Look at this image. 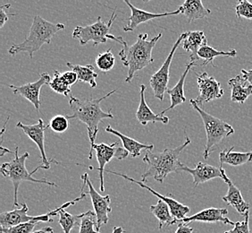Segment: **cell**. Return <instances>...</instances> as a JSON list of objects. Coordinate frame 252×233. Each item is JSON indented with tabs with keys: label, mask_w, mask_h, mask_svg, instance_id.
Listing matches in <instances>:
<instances>
[{
	"label": "cell",
	"mask_w": 252,
	"mask_h": 233,
	"mask_svg": "<svg viewBox=\"0 0 252 233\" xmlns=\"http://www.w3.org/2000/svg\"><path fill=\"white\" fill-rule=\"evenodd\" d=\"M117 92V89L108 92L107 95L98 99H86L81 100L76 97L70 98L69 105L73 112V115H66L68 119H77L84 123L88 129V136L91 142V151L89 159L92 160L93 155V146L98 133V125L105 118H114L111 110L109 112L102 111L100 103L103 100L110 97L112 94Z\"/></svg>",
	"instance_id": "6da1fadb"
},
{
	"label": "cell",
	"mask_w": 252,
	"mask_h": 233,
	"mask_svg": "<svg viewBox=\"0 0 252 233\" xmlns=\"http://www.w3.org/2000/svg\"><path fill=\"white\" fill-rule=\"evenodd\" d=\"M148 34H140L135 43L129 46L122 36L117 37V42L123 45L119 51V57L125 67L128 68V75L126 83H131L135 74L154 62L152 51L156 44L162 37V34H158L152 39H148Z\"/></svg>",
	"instance_id": "7a4b0ae2"
},
{
	"label": "cell",
	"mask_w": 252,
	"mask_h": 233,
	"mask_svg": "<svg viewBox=\"0 0 252 233\" xmlns=\"http://www.w3.org/2000/svg\"><path fill=\"white\" fill-rule=\"evenodd\" d=\"M191 143L189 136H185V142L182 146L174 149H165L160 153L147 151L143 161L148 164V169L141 175V182L145 183L149 178L163 183L167 175L172 172H179L181 161L180 155Z\"/></svg>",
	"instance_id": "3957f363"
},
{
	"label": "cell",
	"mask_w": 252,
	"mask_h": 233,
	"mask_svg": "<svg viewBox=\"0 0 252 233\" xmlns=\"http://www.w3.org/2000/svg\"><path fill=\"white\" fill-rule=\"evenodd\" d=\"M64 28L65 25L63 24H53L39 15H35L28 37L21 43L12 45L8 53L15 56L20 52H27L30 58H32L34 53L41 49L44 44L50 43L54 36Z\"/></svg>",
	"instance_id": "277c9868"
},
{
	"label": "cell",
	"mask_w": 252,
	"mask_h": 233,
	"mask_svg": "<svg viewBox=\"0 0 252 233\" xmlns=\"http://www.w3.org/2000/svg\"><path fill=\"white\" fill-rule=\"evenodd\" d=\"M29 153H25L24 155H19V147L16 146L15 151V158L10 161L3 163L1 166V173L5 177V179L10 180L13 183L14 187V204L13 208L16 209L19 207L18 203V190H19L20 184L24 181H30L34 183H39V184H46L50 187H58V185L54 182H50L46 179L42 180H37L34 179L32 175L37 172L39 169L47 170V168L40 163L36 169H34L32 172H29L26 166L25 161L29 158Z\"/></svg>",
	"instance_id": "5b68a950"
},
{
	"label": "cell",
	"mask_w": 252,
	"mask_h": 233,
	"mask_svg": "<svg viewBox=\"0 0 252 233\" xmlns=\"http://www.w3.org/2000/svg\"><path fill=\"white\" fill-rule=\"evenodd\" d=\"M189 103L195 111H197L200 117L202 118L205 130L207 134V143L204 149V159L207 160L209 155L215 151V146L219 145L225 137H228L234 133L233 126L226 122L219 119L216 116L210 115L205 112L202 108L195 102L193 99L189 100Z\"/></svg>",
	"instance_id": "8992f818"
},
{
	"label": "cell",
	"mask_w": 252,
	"mask_h": 233,
	"mask_svg": "<svg viewBox=\"0 0 252 233\" xmlns=\"http://www.w3.org/2000/svg\"><path fill=\"white\" fill-rule=\"evenodd\" d=\"M116 18V10L113 11L111 17L107 24L102 22L101 16H98L97 22L93 25L75 27L73 32V38L79 39V42L82 46L86 45L89 41H93L94 46H97L98 44L106 43L107 39L117 41V37L109 34L114 20Z\"/></svg>",
	"instance_id": "52a82bcc"
},
{
	"label": "cell",
	"mask_w": 252,
	"mask_h": 233,
	"mask_svg": "<svg viewBox=\"0 0 252 233\" xmlns=\"http://www.w3.org/2000/svg\"><path fill=\"white\" fill-rule=\"evenodd\" d=\"M60 206L50 211L48 214H41V215H35L31 216L28 215L29 207L26 203L22 204L21 208L14 209L10 212H5L0 214V225L1 228H11L15 227L19 224L29 223L32 221H38L39 223H49L53 222V219L50 218L51 216H55L59 214Z\"/></svg>",
	"instance_id": "ba28073f"
},
{
	"label": "cell",
	"mask_w": 252,
	"mask_h": 233,
	"mask_svg": "<svg viewBox=\"0 0 252 233\" xmlns=\"http://www.w3.org/2000/svg\"><path fill=\"white\" fill-rule=\"evenodd\" d=\"M185 36H186V33L180 35L179 38L175 41L170 53L168 54L167 58H165V62L162 65V67L151 77L150 80V84L154 92V96L160 101L164 100V95L168 89L167 85L169 82L170 66L172 64L174 55L176 49L179 48L180 44L183 43Z\"/></svg>",
	"instance_id": "9c48e42d"
},
{
	"label": "cell",
	"mask_w": 252,
	"mask_h": 233,
	"mask_svg": "<svg viewBox=\"0 0 252 233\" xmlns=\"http://www.w3.org/2000/svg\"><path fill=\"white\" fill-rule=\"evenodd\" d=\"M82 180L83 182H85L86 187L88 188V191H86L92 199L93 208H94V213L96 214L97 217V231L99 232L103 224H107L108 223V214L112 212L111 199L110 196L107 195H101L97 192V190L94 189L88 173H84L82 176Z\"/></svg>",
	"instance_id": "30bf717a"
},
{
	"label": "cell",
	"mask_w": 252,
	"mask_h": 233,
	"mask_svg": "<svg viewBox=\"0 0 252 233\" xmlns=\"http://www.w3.org/2000/svg\"><path fill=\"white\" fill-rule=\"evenodd\" d=\"M106 172L111 173V174L117 175V176L122 177V178L126 179V180H128V181H130V182H132V183H134V184L139 185L142 189H145V190H148V191H150L151 194H154L158 199L162 200L163 202H165V204H167V205L169 206L170 210H171V214L174 216V218L175 219L176 224H179L184 219L186 218V217H187L186 215L189 214V211H190L189 206L185 205V204L180 203L178 201H176L175 198H173V196H166L165 194H161L160 193H158V192L155 191V190H152L151 187L147 186L145 183H143V182H141V181H138V180H134V179H132V178L127 176V175L123 174V173L117 172V171H112V170H106Z\"/></svg>",
	"instance_id": "8fae6325"
},
{
	"label": "cell",
	"mask_w": 252,
	"mask_h": 233,
	"mask_svg": "<svg viewBox=\"0 0 252 233\" xmlns=\"http://www.w3.org/2000/svg\"><path fill=\"white\" fill-rule=\"evenodd\" d=\"M198 87L199 94L194 101L199 105L202 106L206 102H212L223 96L224 91L221 86V83L213 77L209 76L207 72L198 75Z\"/></svg>",
	"instance_id": "7c38bea8"
},
{
	"label": "cell",
	"mask_w": 252,
	"mask_h": 233,
	"mask_svg": "<svg viewBox=\"0 0 252 233\" xmlns=\"http://www.w3.org/2000/svg\"><path fill=\"white\" fill-rule=\"evenodd\" d=\"M16 126L21 128L26 136L29 137L31 140L37 145L40 152L41 155V164H43L47 170H49L52 163L59 164V161L52 159L51 160H48L46 152H45V130L47 129V126H44L43 119L39 118L38 122L34 125H25L22 122H18Z\"/></svg>",
	"instance_id": "4fadbf2b"
},
{
	"label": "cell",
	"mask_w": 252,
	"mask_h": 233,
	"mask_svg": "<svg viewBox=\"0 0 252 233\" xmlns=\"http://www.w3.org/2000/svg\"><path fill=\"white\" fill-rule=\"evenodd\" d=\"M51 78L48 73L40 74L39 80L33 83H25L21 86L9 85V87L13 90L15 94H19L21 96L25 98L27 101L33 104L34 108L37 112H39V108L41 105V102L39 99L40 95V89L45 85L49 84Z\"/></svg>",
	"instance_id": "5bb4252c"
},
{
	"label": "cell",
	"mask_w": 252,
	"mask_h": 233,
	"mask_svg": "<svg viewBox=\"0 0 252 233\" xmlns=\"http://www.w3.org/2000/svg\"><path fill=\"white\" fill-rule=\"evenodd\" d=\"M228 210L226 208H210L204 209L199 213L188 216L184 219L180 224H189L193 222H200L206 224H216L222 223L227 225H235V223L226 217Z\"/></svg>",
	"instance_id": "9a60e30c"
},
{
	"label": "cell",
	"mask_w": 252,
	"mask_h": 233,
	"mask_svg": "<svg viewBox=\"0 0 252 233\" xmlns=\"http://www.w3.org/2000/svg\"><path fill=\"white\" fill-rule=\"evenodd\" d=\"M125 3L128 5L131 9V15L128 18V25L125 26L124 32L128 33V32H133L135 31L136 28L141 25L147 23L148 21L151 20L158 19V18H162L165 16H169V15H176L182 14V10L178 8L176 11L174 12H169V13H163V14H157V13H150L144 10L139 9L135 7L134 5L131 4V2L125 0Z\"/></svg>",
	"instance_id": "2e32d148"
},
{
	"label": "cell",
	"mask_w": 252,
	"mask_h": 233,
	"mask_svg": "<svg viewBox=\"0 0 252 233\" xmlns=\"http://www.w3.org/2000/svg\"><path fill=\"white\" fill-rule=\"evenodd\" d=\"M220 170L222 171V180L228 186L227 193L225 195H223L222 199L228 205L233 206L241 215L245 216V214L250 212V204L243 199L242 192L235 185L233 184V181L228 178L225 170L222 166H220Z\"/></svg>",
	"instance_id": "e0dca14e"
},
{
	"label": "cell",
	"mask_w": 252,
	"mask_h": 233,
	"mask_svg": "<svg viewBox=\"0 0 252 233\" xmlns=\"http://www.w3.org/2000/svg\"><path fill=\"white\" fill-rule=\"evenodd\" d=\"M181 171H186L192 176L195 187H198L199 184H203L205 182L216 178L222 179V171L220 170V168L209 165L201 161L198 162V164L194 169H190L184 163H181L179 172Z\"/></svg>",
	"instance_id": "ac0fdd59"
},
{
	"label": "cell",
	"mask_w": 252,
	"mask_h": 233,
	"mask_svg": "<svg viewBox=\"0 0 252 233\" xmlns=\"http://www.w3.org/2000/svg\"><path fill=\"white\" fill-rule=\"evenodd\" d=\"M118 143H113L111 145H107L105 143L96 144L93 146V150L96 151V157L98 162V168L95 170L99 171V180H100V187L99 190L101 192L105 191V182H104V172L105 166L113 158H116L117 148Z\"/></svg>",
	"instance_id": "d6986e66"
},
{
	"label": "cell",
	"mask_w": 252,
	"mask_h": 233,
	"mask_svg": "<svg viewBox=\"0 0 252 233\" xmlns=\"http://www.w3.org/2000/svg\"><path fill=\"white\" fill-rule=\"evenodd\" d=\"M87 193L84 192V190L83 189H81V195L79 197L72 200V201L66 202V203H64V204H62L60 206V210H59V224L61 225L63 233H71L73 227L81 224V220H82V217H83V214H69L68 212L65 211V208H68L70 205H73V204H76L78 201H81L83 198H85L87 196Z\"/></svg>",
	"instance_id": "ffe728a7"
},
{
	"label": "cell",
	"mask_w": 252,
	"mask_h": 233,
	"mask_svg": "<svg viewBox=\"0 0 252 233\" xmlns=\"http://www.w3.org/2000/svg\"><path fill=\"white\" fill-rule=\"evenodd\" d=\"M194 66H197L196 62L190 61L189 63L187 64L186 68H185V72L181 76L179 81L175 84L172 89H167L166 93H168L170 95V100H171V105L167 109H165L164 111L160 112L159 116H164L165 112L174 110L176 106H178L180 104L186 102V97L185 95V83L187 75L189 74L190 69L193 68Z\"/></svg>",
	"instance_id": "44dd1931"
},
{
	"label": "cell",
	"mask_w": 252,
	"mask_h": 233,
	"mask_svg": "<svg viewBox=\"0 0 252 233\" xmlns=\"http://www.w3.org/2000/svg\"><path fill=\"white\" fill-rule=\"evenodd\" d=\"M146 85H141V97H140V104L138 110L136 112V117L138 121L141 123V125L146 126L148 123H156V122H161L165 125L169 123V117L165 116H159L157 115L154 112L151 111V108L147 104L145 100Z\"/></svg>",
	"instance_id": "7402d4cb"
},
{
	"label": "cell",
	"mask_w": 252,
	"mask_h": 233,
	"mask_svg": "<svg viewBox=\"0 0 252 233\" xmlns=\"http://www.w3.org/2000/svg\"><path fill=\"white\" fill-rule=\"evenodd\" d=\"M208 45V39L202 31H191L187 32L185 39L183 41V48L185 51L189 52L190 61L196 62L198 58V51L203 46Z\"/></svg>",
	"instance_id": "603a6c76"
},
{
	"label": "cell",
	"mask_w": 252,
	"mask_h": 233,
	"mask_svg": "<svg viewBox=\"0 0 252 233\" xmlns=\"http://www.w3.org/2000/svg\"><path fill=\"white\" fill-rule=\"evenodd\" d=\"M231 88V101L243 104L252 95V86L243 78L237 76L228 81Z\"/></svg>",
	"instance_id": "cb8c5ba5"
},
{
	"label": "cell",
	"mask_w": 252,
	"mask_h": 233,
	"mask_svg": "<svg viewBox=\"0 0 252 233\" xmlns=\"http://www.w3.org/2000/svg\"><path fill=\"white\" fill-rule=\"evenodd\" d=\"M106 132L111 133L113 135L119 137L121 140L123 147L129 153V155L132 158L141 156L142 151H151L154 148L153 145H147V144H142L140 142L136 141L135 139L126 136L116 129H114L111 126H107Z\"/></svg>",
	"instance_id": "d4e9b609"
},
{
	"label": "cell",
	"mask_w": 252,
	"mask_h": 233,
	"mask_svg": "<svg viewBox=\"0 0 252 233\" xmlns=\"http://www.w3.org/2000/svg\"><path fill=\"white\" fill-rule=\"evenodd\" d=\"M179 8L189 23L208 17L211 14V10L205 7L200 0H186Z\"/></svg>",
	"instance_id": "484cf974"
},
{
	"label": "cell",
	"mask_w": 252,
	"mask_h": 233,
	"mask_svg": "<svg viewBox=\"0 0 252 233\" xmlns=\"http://www.w3.org/2000/svg\"><path fill=\"white\" fill-rule=\"evenodd\" d=\"M234 147L231 149H224L219 154L220 165L226 163L231 166H242L248 162L252 161V152L246 153H237L233 152Z\"/></svg>",
	"instance_id": "4316f807"
},
{
	"label": "cell",
	"mask_w": 252,
	"mask_h": 233,
	"mask_svg": "<svg viewBox=\"0 0 252 233\" xmlns=\"http://www.w3.org/2000/svg\"><path fill=\"white\" fill-rule=\"evenodd\" d=\"M151 214L158 220L159 230H162L164 226H170L173 224H176L175 219L171 214L169 206L162 200H158L155 205H151Z\"/></svg>",
	"instance_id": "83f0119b"
},
{
	"label": "cell",
	"mask_w": 252,
	"mask_h": 233,
	"mask_svg": "<svg viewBox=\"0 0 252 233\" xmlns=\"http://www.w3.org/2000/svg\"><path fill=\"white\" fill-rule=\"evenodd\" d=\"M66 65L68 68H71V70H73V72L77 74L79 81L89 83L92 88L97 87L96 79L98 76L95 72V69L93 65L81 66V65H73L70 62H67Z\"/></svg>",
	"instance_id": "f1b7e54d"
},
{
	"label": "cell",
	"mask_w": 252,
	"mask_h": 233,
	"mask_svg": "<svg viewBox=\"0 0 252 233\" xmlns=\"http://www.w3.org/2000/svg\"><path fill=\"white\" fill-rule=\"evenodd\" d=\"M198 58L204 59V62L202 66H207L208 64H211L214 68L216 67L214 65V59L220 56L223 57H231V58H235L237 56V51L235 49H231L229 51H222V50H217L209 45L203 46L201 49L198 51Z\"/></svg>",
	"instance_id": "f546056e"
},
{
	"label": "cell",
	"mask_w": 252,
	"mask_h": 233,
	"mask_svg": "<svg viewBox=\"0 0 252 233\" xmlns=\"http://www.w3.org/2000/svg\"><path fill=\"white\" fill-rule=\"evenodd\" d=\"M111 50L110 48L107 51L98 54L96 58V66L103 73L109 72L115 67L116 58L114 54L112 53Z\"/></svg>",
	"instance_id": "4dcf8cb0"
},
{
	"label": "cell",
	"mask_w": 252,
	"mask_h": 233,
	"mask_svg": "<svg viewBox=\"0 0 252 233\" xmlns=\"http://www.w3.org/2000/svg\"><path fill=\"white\" fill-rule=\"evenodd\" d=\"M79 233H101L97 231V217L93 211L83 213Z\"/></svg>",
	"instance_id": "1f68e13d"
},
{
	"label": "cell",
	"mask_w": 252,
	"mask_h": 233,
	"mask_svg": "<svg viewBox=\"0 0 252 233\" xmlns=\"http://www.w3.org/2000/svg\"><path fill=\"white\" fill-rule=\"evenodd\" d=\"M48 85L54 92H57L58 94H62L65 97L71 92V88L65 83V81L62 78V75L58 70L54 71L53 78L50 80Z\"/></svg>",
	"instance_id": "d6a6232c"
},
{
	"label": "cell",
	"mask_w": 252,
	"mask_h": 233,
	"mask_svg": "<svg viewBox=\"0 0 252 233\" xmlns=\"http://www.w3.org/2000/svg\"><path fill=\"white\" fill-rule=\"evenodd\" d=\"M69 127V121L66 116L56 115L49 120L47 128H50L52 131L58 134H62L66 131Z\"/></svg>",
	"instance_id": "836d02e7"
},
{
	"label": "cell",
	"mask_w": 252,
	"mask_h": 233,
	"mask_svg": "<svg viewBox=\"0 0 252 233\" xmlns=\"http://www.w3.org/2000/svg\"><path fill=\"white\" fill-rule=\"evenodd\" d=\"M39 224L38 221H32L11 228H0V233H32L35 226Z\"/></svg>",
	"instance_id": "e575fe53"
},
{
	"label": "cell",
	"mask_w": 252,
	"mask_h": 233,
	"mask_svg": "<svg viewBox=\"0 0 252 233\" xmlns=\"http://www.w3.org/2000/svg\"><path fill=\"white\" fill-rule=\"evenodd\" d=\"M236 16L238 18L252 19V4L247 0H242L238 2L235 7Z\"/></svg>",
	"instance_id": "d590c367"
},
{
	"label": "cell",
	"mask_w": 252,
	"mask_h": 233,
	"mask_svg": "<svg viewBox=\"0 0 252 233\" xmlns=\"http://www.w3.org/2000/svg\"><path fill=\"white\" fill-rule=\"evenodd\" d=\"M249 223H250V212H248L247 214H245L244 221L236 222L235 225L233 226V230L227 231L223 233H251Z\"/></svg>",
	"instance_id": "8d00e7d4"
},
{
	"label": "cell",
	"mask_w": 252,
	"mask_h": 233,
	"mask_svg": "<svg viewBox=\"0 0 252 233\" xmlns=\"http://www.w3.org/2000/svg\"><path fill=\"white\" fill-rule=\"evenodd\" d=\"M61 75H62V78H63V80L65 81V83H67L69 86H72L77 81H79L78 80L77 74L73 72V70L63 72V73H61Z\"/></svg>",
	"instance_id": "74e56055"
},
{
	"label": "cell",
	"mask_w": 252,
	"mask_h": 233,
	"mask_svg": "<svg viewBox=\"0 0 252 233\" xmlns=\"http://www.w3.org/2000/svg\"><path fill=\"white\" fill-rule=\"evenodd\" d=\"M10 6H11L10 4L0 6V28H3V26L5 25V23L7 22V20H8L10 16L16 15H14V14H6L5 13V8H9Z\"/></svg>",
	"instance_id": "f35d334b"
},
{
	"label": "cell",
	"mask_w": 252,
	"mask_h": 233,
	"mask_svg": "<svg viewBox=\"0 0 252 233\" xmlns=\"http://www.w3.org/2000/svg\"><path fill=\"white\" fill-rule=\"evenodd\" d=\"M129 156V153L124 147H117L116 158L118 160H125Z\"/></svg>",
	"instance_id": "ab89813d"
},
{
	"label": "cell",
	"mask_w": 252,
	"mask_h": 233,
	"mask_svg": "<svg viewBox=\"0 0 252 233\" xmlns=\"http://www.w3.org/2000/svg\"><path fill=\"white\" fill-rule=\"evenodd\" d=\"M175 233H193V228L189 227L188 224H179Z\"/></svg>",
	"instance_id": "60d3db41"
},
{
	"label": "cell",
	"mask_w": 252,
	"mask_h": 233,
	"mask_svg": "<svg viewBox=\"0 0 252 233\" xmlns=\"http://www.w3.org/2000/svg\"><path fill=\"white\" fill-rule=\"evenodd\" d=\"M242 76L247 81L248 83H250L252 86V69H251V70L243 69L242 70Z\"/></svg>",
	"instance_id": "b9f144b4"
},
{
	"label": "cell",
	"mask_w": 252,
	"mask_h": 233,
	"mask_svg": "<svg viewBox=\"0 0 252 233\" xmlns=\"http://www.w3.org/2000/svg\"><path fill=\"white\" fill-rule=\"evenodd\" d=\"M32 233H54V231L53 228H51V227H45L39 231H35Z\"/></svg>",
	"instance_id": "7bdbcfd3"
},
{
	"label": "cell",
	"mask_w": 252,
	"mask_h": 233,
	"mask_svg": "<svg viewBox=\"0 0 252 233\" xmlns=\"http://www.w3.org/2000/svg\"><path fill=\"white\" fill-rule=\"evenodd\" d=\"M125 231L122 227H115L113 230V233H124Z\"/></svg>",
	"instance_id": "ee69618b"
}]
</instances>
